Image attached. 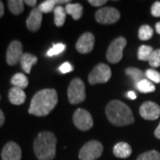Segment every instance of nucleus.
I'll list each match as a JSON object with an SVG mask.
<instances>
[{
  "label": "nucleus",
  "instance_id": "nucleus-18",
  "mask_svg": "<svg viewBox=\"0 0 160 160\" xmlns=\"http://www.w3.org/2000/svg\"><path fill=\"white\" fill-rule=\"evenodd\" d=\"M67 3L69 4L70 3L69 1H66V0H62V1H58V0H46L44 2H42L38 6V9L42 13H48L51 12L55 9V7L60 6V4H64Z\"/></svg>",
  "mask_w": 160,
  "mask_h": 160
},
{
  "label": "nucleus",
  "instance_id": "nucleus-25",
  "mask_svg": "<svg viewBox=\"0 0 160 160\" xmlns=\"http://www.w3.org/2000/svg\"><path fill=\"white\" fill-rule=\"evenodd\" d=\"M126 73L129 77H131L132 80L136 84L138 82H140L141 80L144 79V76H145L142 71L141 69H137V68H127L126 69Z\"/></svg>",
  "mask_w": 160,
  "mask_h": 160
},
{
  "label": "nucleus",
  "instance_id": "nucleus-26",
  "mask_svg": "<svg viewBox=\"0 0 160 160\" xmlns=\"http://www.w3.org/2000/svg\"><path fill=\"white\" fill-rule=\"evenodd\" d=\"M153 36V29L149 25H142L138 32V37L141 40L146 41L150 39Z\"/></svg>",
  "mask_w": 160,
  "mask_h": 160
},
{
  "label": "nucleus",
  "instance_id": "nucleus-22",
  "mask_svg": "<svg viewBox=\"0 0 160 160\" xmlns=\"http://www.w3.org/2000/svg\"><path fill=\"white\" fill-rule=\"evenodd\" d=\"M7 4L10 12L14 15H19L24 11V1L22 0H9Z\"/></svg>",
  "mask_w": 160,
  "mask_h": 160
},
{
  "label": "nucleus",
  "instance_id": "nucleus-16",
  "mask_svg": "<svg viewBox=\"0 0 160 160\" xmlns=\"http://www.w3.org/2000/svg\"><path fill=\"white\" fill-rule=\"evenodd\" d=\"M113 154L119 158H129L132 154V148L128 143L120 142L117 143L113 148Z\"/></svg>",
  "mask_w": 160,
  "mask_h": 160
},
{
  "label": "nucleus",
  "instance_id": "nucleus-40",
  "mask_svg": "<svg viewBox=\"0 0 160 160\" xmlns=\"http://www.w3.org/2000/svg\"><path fill=\"white\" fill-rule=\"evenodd\" d=\"M0 98H1V96H0Z\"/></svg>",
  "mask_w": 160,
  "mask_h": 160
},
{
  "label": "nucleus",
  "instance_id": "nucleus-12",
  "mask_svg": "<svg viewBox=\"0 0 160 160\" xmlns=\"http://www.w3.org/2000/svg\"><path fill=\"white\" fill-rule=\"evenodd\" d=\"M140 115L146 120H156L160 116V107L153 102H145L140 107Z\"/></svg>",
  "mask_w": 160,
  "mask_h": 160
},
{
  "label": "nucleus",
  "instance_id": "nucleus-30",
  "mask_svg": "<svg viewBox=\"0 0 160 160\" xmlns=\"http://www.w3.org/2000/svg\"><path fill=\"white\" fill-rule=\"evenodd\" d=\"M145 76L151 82H154V83H157V84L160 83V73L158 71L155 70V69H147L146 72H145Z\"/></svg>",
  "mask_w": 160,
  "mask_h": 160
},
{
  "label": "nucleus",
  "instance_id": "nucleus-36",
  "mask_svg": "<svg viewBox=\"0 0 160 160\" xmlns=\"http://www.w3.org/2000/svg\"><path fill=\"white\" fill-rule=\"evenodd\" d=\"M4 123H5V115H4V112L0 109V127L4 125Z\"/></svg>",
  "mask_w": 160,
  "mask_h": 160
},
{
  "label": "nucleus",
  "instance_id": "nucleus-24",
  "mask_svg": "<svg viewBox=\"0 0 160 160\" xmlns=\"http://www.w3.org/2000/svg\"><path fill=\"white\" fill-rule=\"evenodd\" d=\"M153 48L149 46H141L138 49V59L140 61H149L151 53L153 52Z\"/></svg>",
  "mask_w": 160,
  "mask_h": 160
},
{
  "label": "nucleus",
  "instance_id": "nucleus-8",
  "mask_svg": "<svg viewBox=\"0 0 160 160\" xmlns=\"http://www.w3.org/2000/svg\"><path fill=\"white\" fill-rule=\"evenodd\" d=\"M120 18V12L114 7H103L95 13V19L101 24H112L117 22Z\"/></svg>",
  "mask_w": 160,
  "mask_h": 160
},
{
  "label": "nucleus",
  "instance_id": "nucleus-7",
  "mask_svg": "<svg viewBox=\"0 0 160 160\" xmlns=\"http://www.w3.org/2000/svg\"><path fill=\"white\" fill-rule=\"evenodd\" d=\"M111 78V69L105 63L96 65L88 76V81L91 85L103 84L108 82Z\"/></svg>",
  "mask_w": 160,
  "mask_h": 160
},
{
  "label": "nucleus",
  "instance_id": "nucleus-27",
  "mask_svg": "<svg viewBox=\"0 0 160 160\" xmlns=\"http://www.w3.org/2000/svg\"><path fill=\"white\" fill-rule=\"evenodd\" d=\"M136 160H160V153L157 150H149L140 155Z\"/></svg>",
  "mask_w": 160,
  "mask_h": 160
},
{
  "label": "nucleus",
  "instance_id": "nucleus-15",
  "mask_svg": "<svg viewBox=\"0 0 160 160\" xmlns=\"http://www.w3.org/2000/svg\"><path fill=\"white\" fill-rule=\"evenodd\" d=\"M9 101L13 105H22L26 101V93L23 89L18 87H12L8 93Z\"/></svg>",
  "mask_w": 160,
  "mask_h": 160
},
{
  "label": "nucleus",
  "instance_id": "nucleus-4",
  "mask_svg": "<svg viewBox=\"0 0 160 160\" xmlns=\"http://www.w3.org/2000/svg\"><path fill=\"white\" fill-rule=\"evenodd\" d=\"M86 86L80 78H76L70 82L68 87V98L71 104L83 102L86 100Z\"/></svg>",
  "mask_w": 160,
  "mask_h": 160
},
{
  "label": "nucleus",
  "instance_id": "nucleus-2",
  "mask_svg": "<svg viewBox=\"0 0 160 160\" xmlns=\"http://www.w3.org/2000/svg\"><path fill=\"white\" fill-rule=\"evenodd\" d=\"M107 118L109 122L117 126L131 125L134 122V118L131 109L126 103L120 101H111L105 109Z\"/></svg>",
  "mask_w": 160,
  "mask_h": 160
},
{
  "label": "nucleus",
  "instance_id": "nucleus-23",
  "mask_svg": "<svg viewBox=\"0 0 160 160\" xmlns=\"http://www.w3.org/2000/svg\"><path fill=\"white\" fill-rule=\"evenodd\" d=\"M136 87L139 90V92H142V93H149V92H152L155 91V86L154 84L149 81V79H142L140 82H138L136 84Z\"/></svg>",
  "mask_w": 160,
  "mask_h": 160
},
{
  "label": "nucleus",
  "instance_id": "nucleus-6",
  "mask_svg": "<svg viewBox=\"0 0 160 160\" xmlns=\"http://www.w3.org/2000/svg\"><path fill=\"white\" fill-rule=\"evenodd\" d=\"M126 46V39L123 37H119L114 39L109 45L107 50L106 58L110 63H118L123 58V51Z\"/></svg>",
  "mask_w": 160,
  "mask_h": 160
},
{
  "label": "nucleus",
  "instance_id": "nucleus-10",
  "mask_svg": "<svg viewBox=\"0 0 160 160\" xmlns=\"http://www.w3.org/2000/svg\"><path fill=\"white\" fill-rule=\"evenodd\" d=\"M22 44L18 41L14 40L12 41L10 45L6 50V62L8 65H15L19 62H21V59L23 55Z\"/></svg>",
  "mask_w": 160,
  "mask_h": 160
},
{
  "label": "nucleus",
  "instance_id": "nucleus-32",
  "mask_svg": "<svg viewBox=\"0 0 160 160\" xmlns=\"http://www.w3.org/2000/svg\"><path fill=\"white\" fill-rule=\"evenodd\" d=\"M151 14L154 17H160V2L157 1L151 7Z\"/></svg>",
  "mask_w": 160,
  "mask_h": 160
},
{
  "label": "nucleus",
  "instance_id": "nucleus-5",
  "mask_svg": "<svg viewBox=\"0 0 160 160\" xmlns=\"http://www.w3.org/2000/svg\"><path fill=\"white\" fill-rule=\"evenodd\" d=\"M103 151V146L98 141H90L86 142L80 149L78 158L80 160H96L99 158Z\"/></svg>",
  "mask_w": 160,
  "mask_h": 160
},
{
  "label": "nucleus",
  "instance_id": "nucleus-19",
  "mask_svg": "<svg viewBox=\"0 0 160 160\" xmlns=\"http://www.w3.org/2000/svg\"><path fill=\"white\" fill-rule=\"evenodd\" d=\"M65 11H66V12L68 14L71 15L75 21H78V20H79L80 18L82 17L84 9H83V6H81L80 4H71V3H69L65 6Z\"/></svg>",
  "mask_w": 160,
  "mask_h": 160
},
{
  "label": "nucleus",
  "instance_id": "nucleus-33",
  "mask_svg": "<svg viewBox=\"0 0 160 160\" xmlns=\"http://www.w3.org/2000/svg\"><path fill=\"white\" fill-rule=\"evenodd\" d=\"M88 3L91 4L92 6H103L104 4H106L107 1L106 0H89Z\"/></svg>",
  "mask_w": 160,
  "mask_h": 160
},
{
  "label": "nucleus",
  "instance_id": "nucleus-28",
  "mask_svg": "<svg viewBox=\"0 0 160 160\" xmlns=\"http://www.w3.org/2000/svg\"><path fill=\"white\" fill-rule=\"evenodd\" d=\"M66 49V46L62 44V43H58V44H54L52 48H50L48 52H47V56L49 57H52L54 55H58L60 53H62L64 50Z\"/></svg>",
  "mask_w": 160,
  "mask_h": 160
},
{
  "label": "nucleus",
  "instance_id": "nucleus-35",
  "mask_svg": "<svg viewBox=\"0 0 160 160\" xmlns=\"http://www.w3.org/2000/svg\"><path fill=\"white\" fill-rule=\"evenodd\" d=\"M24 4H26L27 6L33 7V6H36L37 1L36 0H26V1H24Z\"/></svg>",
  "mask_w": 160,
  "mask_h": 160
},
{
  "label": "nucleus",
  "instance_id": "nucleus-37",
  "mask_svg": "<svg viewBox=\"0 0 160 160\" xmlns=\"http://www.w3.org/2000/svg\"><path fill=\"white\" fill-rule=\"evenodd\" d=\"M4 12H5V7H4V4L2 1H0V18L4 15Z\"/></svg>",
  "mask_w": 160,
  "mask_h": 160
},
{
  "label": "nucleus",
  "instance_id": "nucleus-34",
  "mask_svg": "<svg viewBox=\"0 0 160 160\" xmlns=\"http://www.w3.org/2000/svg\"><path fill=\"white\" fill-rule=\"evenodd\" d=\"M126 95H127V98H129L131 100H135L137 98V94L133 91H129L126 93Z\"/></svg>",
  "mask_w": 160,
  "mask_h": 160
},
{
  "label": "nucleus",
  "instance_id": "nucleus-20",
  "mask_svg": "<svg viewBox=\"0 0 160 160\" xmlns=\"http://www.w3.org/2000/svg\"><path fill=\"white\" fill-rule=\"evenodd\" d=\"M11 84L13 86V87L24 89L29 85V79L22 73H16L11 78Z\"/></svg>",
  "mask_w": 160,
  "mask_h": 160
},
{
  "label": "nucleus",
  "instance_id": "nucleus-11",
  "mask_svg": "<svg viewBox=\"0 0 160 160\" xmlns=\"http://www.w3.org/2000/svg\"><path fill=\"white\" fill-rule=\"evenodd\" d=\"M94 42H95V38L93 34H92L91 32H86L81 35L79 38L78 39L76 44V48L80 53H84V54L89 53L93 49Z\"/></svg>",
  "mask_w": 160,
  "mask_h": 160
},
{
  "label": "nucleus",
  "instance_id": "nucleus-21",
  "mask_svg": "<svg viewBox=\"0 0 160 160\" xmlns=\"http://www.w3.org/2000/svg\"><path fill=\"white\" fill-rule=\"evenodd\" d=\"M54 13V23L57 27H62L65 21H66V14L67 12L65 11V8L62 6H58L53 10Z\"/></svg>",
  "mask_w": 160,
  "mask_h": 160
},
{
  "label": "nucleus",
  "instance_id": "nucleus-17",
  "mask_svg": "<svg viewBox=\"0 0 160 160\" xmlns=\"http://www.w3.org/2000/svg\"><path fill=\"white\" fill-rule=\"evenodd\" d=\"M21 65L23 71L27 74H29L31 71V68L32 66L38 62V58L31 53H23L22 57L21 59Z\"/></svg>",
  "mask_w": 160,
  "mask_h": 160
},
{
  "label": "nucleus",
  "instance_id": "nucleus-31",
  "mask_svg": "<svg viewBox=\"0 0 160 160\" xmlns=\"http://www.w3.org/2000/svg\"><path fill=\"white\" fill-rule=\"evenodd\" d=\"M73 69H74L73 66H72L69 62H68L62 63V64L59 67V71H60L61 73H62V74L69 73L70 71H72Z\"/></svg>",
  "mask_w": 160,
  "mask_h": 160
},
{
  "label": "nucleus",
  "instance_id": "nucleus-39",
  "mask_svg": "<svg viewBox=\"0 0 160 160\" xmlns=\"http://www.w3.org/2000/svg\"><path fill=\"white\" fill-rule=\"evenodd\" d=\"M156 31L160 35V22L156 24Z\"/></svg>",
  "mask_w": 160,
  "mask_h": 160
},
{
  "label": "nucleus",
  "instance_id": "nucleus-9",
  "mask_svg": "<svg viewBox=\"0 0 160 160\" xmlns=\"http://www.w3.org/2000/svg\"><path fill=\"white\" fill-rule=\"evenodd\" d=\"M74 125L81 131H87L93 126L91 114L84 109H78L73 115Z\"/></svg>",
  "mask_w": 160,
  "mask_h": 160
},
{
  "label": "nucleus",
  "instance_id": "nucleus-13",
  "mask_svg": "<svg viewBox=\"0 0 160 160\" xmlns=\"http://www.w3.org/2000/svg\"><path fill=\"white\" fill-rule=\"evenodd\" d=\"M2 160H21L22 149L17 143L9 142L4 146L1 152Z\"/></svg>",
  "mask_w": 160,
  "mask_h": 160
},
{
  "label": "nucleus",
  "instance_id": "nucleus-38",
  "mask_svg": "<svg viewBox=\"0 0 160 160\" xmlns=\"http://www.w3.org/2000/svg\"><path fill=\"white\" fill-rule=\"evenodd\" d=\"M155 136L158 139H160V123L159 125L158 126V127L156 128V130H155Z\"/></svg>",
  "mask_w": 160,
  "mask_h": 160
},
{
  "label": "nucleus",
  "instance_id": "nucleus-1",
  "mask_svg": "<svg viewBox=\"0 0 160 160\" xmlns=\"http://www.w3.org/2000/svg\"><path fill=\"white\" fill-rule=\"evenodd\" d=\"M58 103V94L54 89H43L35 94L29 109V113L37 117L48 115Z\"/></svg>",
  "mask_w": 160,
  "mask_h": 160
},
{
  "label": "nucleus",
  "instance_id": "nucleus-29",
  "mask_svg": "<svg viewBox=\"0 0 160 160\" xmlns=\"http://www.w3.org/2000/svg\"><path fill=\"white\" fill-rule=\"evenodd\" d=\"M149 65L153 68H158L160 66V49L154 50L149 59Z\"/></svg>",
  "mask_w": 160,
  "mask_h": 160
},
{
  "label": "nucleus",
  "instance_id": "nucleus-14",
  "mask_svg": "<svg viewBox=\"0 0 160 160\" xmlns=\"http://www.w3.org/2000/svg\"><path fill=\"white\" fill-rule=\"evenodd\" d=\"M42 19H43V13L39 11L38 7L32 9L26 21V25L28 29L32 32L38 31L41 27Z\"/></svg>",
  "mask_w": 160,
  "mask_h": 160
},
{
  "label": "nucleus",
  "instance_id": "nucleus-3",
  "mask_svg": "<svg viewBox=\"0 0 160 160\" xmlns=\"http://www.w3.org/2000/svg\"><path fill=\"white\" fill-rule=\"evenodd\" d=\"M56 136L51 132H41L34 141V152L39 160H52L56 155Z\"/></svg>",
  "mask_w": 160,
  "mask_h": 160
}]
</instances>
